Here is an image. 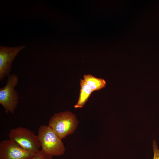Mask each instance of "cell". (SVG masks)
<instances>
[{
  "label": "cell",
  "instance_id": "obj_1",
  "mask_svg": "<svg viewBox=\"0 0 159 159\" xmlns=\"http://www.w3.org/2000/svg\"><path fill=\"white\" fill-rule=\"evenodd\" d=\"M41 150L52 156L63 155L65 148L62 140L48 126L41 125L37 135Z\"/></svg>",
  "mask_w": 159,
  "mask_h": 159
},
{
  "label": "cell",
  "instance_id": "obj_2",
  "mask_svg": "<svg viewBox=\"0 0 159 159\" xmlns=\"http://www.w3.org/2000/svg\"><path fill=\"white\" fill-rule=\"evenodd\" d=\"M78 123L74 114L65 111L53 115L49 120L48 126L62 139L74 132Z\"/></svg>",
  "mask_w": 159,
  "mask_h": 159
},
{
  "label": "cell",
  "instance_id": "obj_3",
  "mask_svg": "<svg viewBox=\"0 0 159 159\" xmlns=\"http://www.w3.org/2000/svg\"><path fill=\"white\" fill-rule=\"evenodd\" d=\"M9 136V139L27 151L37 153L41 150L37 135L27 128L20 127L11 129Z\"/></svg>",
  "mask_w": 159,
  "mask_h": 159
},
{
  "label": "cell",
  "instance_id": "obj_4",
  "mask_svg": "<svg viewBox=\"0 0 159 159\" xmlns=\"http://www.w3.org/2000/svg\"><path fill=\"white\" fill-rule=\"evenodd\" d=\"M18 78L15 74H10L6 85L0 89V104L6 113L13 114L18 103L19 95L15 87L18 82Z\"/></svg>",
  "mask_w": 159,
  "mask_h": 159
},
{
  "label": "cell",
  "instance_id": "obj_5",
  "mask_svg": "<svg viewBox=\"0 0 159 159\" xmlns=\"http://www.w3.org/2000/svg\"><path fill=\"white\" fill-rule=\"evenodd\" d=\"M36 154L25 150L9 139L0 143V159H28Z\"/></svg>",
  "mask_w": 159,
  "mask_h": 159
},
{
  "label": "cell",
  "instance_id": "obj_6",
  "mask_svg": "<svg viewBox=\"0 0 159 159\" xmlns=\"http://www.w3.org/2000/svg\"><path fill=\"white\" fill-rule=\"evenodd\" d=\"M25 46L9 47L0 46V80L1 81L10 74L11 64L15 57Z\"/></svg>",
  "mask_w": 159,
  "mask_h": 159
},
{
  "label": "cell",
  "instance_id": "obj_7",
  "mask_svg": "<svg viewBox=\"0 0 159 159\" xmlns=\"http://www.w3.org/2000/svg\"><path fill=\"white\" fill-rule=\"evenodd\" d=\"M80 90L79 97L77 104L74 106L75 108L82 107L93 92L85 82L83 79L80 80Z\"/></svg>",
  "mask_w": 159,
  "mask_h": 159
},
{
  "label": "cell",
  "instance_id": "obj_8",
  "mask_svg": "<svg viewBox=\"0 0 159 159\" xmlns=\"http://www.w3.org/2000/svg\"><path fill=\"white\" fill-rule=\"evenodd\" d=\"M83 80L93 92L99 90L106 85V82L104 79L97 78L91 74L84 75Z\"/></svg>",
  "mask_w": 159,
  "mask_h": 159
},
{
  "label": "cell",
  "instance_id": "obj_9",
  "mask_svg": "<svg viewBox=\"0 0 159 159\" xmlns=\"http://www.w3.org/2000/svg\"><path fill=\"white\" fill-rule=\"evenodd\" d=\"M52 157L41 150L35 155L28 159H52Z\"/></svg>",
  "mask_w": 159,
  "mask_h": 159
},
{
  "label": "cell",
  "instance_id": "obj_10",
  "mask_svg": "<svg viewBox=\"0 0 159 159\" xmlns=\"http://www.w3.org/2000/svg\"><path fill=\"white\" fill-rule=\"evenodd\" d=\"M152 146L154 153L153 159H159V149L157 143L155 140L153 141Z\"/></svg>",
  "mask_w": 159,
  "mask_h": 159
}]
</instances>
